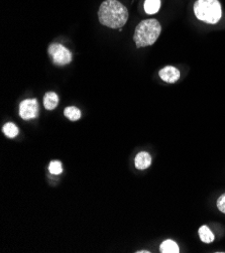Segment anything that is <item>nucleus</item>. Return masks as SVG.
Returning <instances> with one entry per match:
<instances>
[{"mask_svg":"<svg viewBox=\"0 0 225 253\" xmlns=\"http://www.w3.org/2000/svg\"><path fill=\"white\" fill-rule=\"evenodd\" d=\"M99 21L110 29H122L129 18L128 8L117 0H105L98 11Z\"/></svg>","mask_w":225,"mask_h":253,"instance_id":"nucleus-1","label":"nucleus"},{"mask_svg":"<svg viewBox=\"0 0 225 253\" xmlns=\"http://www.w3.org/2000/svg\"><path fill=\"white\" fill-rule=\"evenodd\" d=\"M162 32V27L157 19H145L138 23L134 34L136 47L153 45Z\"/></svg>","mask_w":225,"mask_h":253,"instance_id":"nucleus-2","label":"nucleus"},{"mask_svg":"<svg viewBox=\"0 0 225 253\" xmlns=\"http://www.w3.org/2000/svg\"><path fill=\"white\" fill-rule=\"evenodd\" d=\"M194 12L199 20L215 24L221 18V5L218 0H197Z\"/></svg>","mask_w":225,"mask_h":253,"instance_id":"nucleus-3","label":"nucleus"},{"mask_svg":"<svg viewBox=\"0 0 225 253\" xmlns=\"http://www.w3.org/2000/svg\"><path fill=\"white\" fill-rule=\"evenodd\" d=\"M48 54L54 63L59 66H65L72 62V54L68 48L60 43H53L48 47Z\"/></svg>","mask_w":225,"mask_h":253,"instance_id":"nucleus-4","label":"nucleus"},{"mask_svg":"<svg viewBox=\"0 0 225 253\" xmlns=\"http://www.w3.org/2000/svg\"><path fill=\"white\" fill-rule=\"evenodd\" d=\"M39 114L37 99H27L22 101L19 106V115L24 120L34 119Z\"/></svg>","mask_w":225,"mask_h":253,"instance_id":"nucleus-5","label":"nucleus"},{"mask_svg":"<svg viewBox=\"0 0 225 253\" xmlns=\"http://www.w3.org/2000/svg\"><path fill=\"white\" fill-rule=\"evenodd\" d=\"M159 75L163 81L168 83H175L180 78V71L175 67L167 66L160 70Z\"/></svg>","mask_w":225,"mask_h":253,"instance_id":"nucleus-6","label":"nucleus"},{"mask_svg":"<svg viewBox=\"0 0 225 253\" xmlns=\"http://www.w3.org/2000/svg\"><path fill=\"white\" fill-rule=\"evenodd\" d=\"M135 168L140 169V170L146 169L149 166L152 165V157H151V155H149L148 153H145V151H141V153H139L135 157Z\"/></svg>","mask_w":225,"mask_h":253,"instance_id":"nucleus-7","label":"nucleus"},{"mask_svg":"<svg viewBox=\"0 0 225 253\" xmlns=\"http://www.w3.org/2000/svg\"><path fill=\"white\" fill-rule=\"evenodd\" d=\"M59 103V97L54 92H48L44 96V106L47 110H54Z\"/></svg>","mask_w":225,"mask_h":253,"instance_id":"nucleus-8","label":"nucleus"},{"mask_svg":"<svg viewBox=\"0 0 225 253\" xmlns=\"http://www.w3.org/2000/svg\"><path fill=\"white\" fill-rule=\"evenodd\" d=\"M160 251L162 253H178L179 252V246L177 245V243L171 240V239H168V240H165L161 246H160Z\"/></svg>","mask_w":225,"mask_h":253,"instance_id":"nucleus-9","label":"nucleus"},{"mask_svg":"<svg viewBox=\"0 0 225 253\" xmlns=\"http://www.w3.org/2000/svg\"><path fill=\"white\" fill-rule=\"evenodd\" d=\"M161 8V0H145L144 11L147 14H156Z\"/></svg>","mask_w":225,"mask_h":253,"instance_id":"nucleus-10","label":"nucleus"},{"mask_svg":"<svg viewBox=\"0 0 225 253\" xmlns=\"http://www.w3.org/2000/svg\"><path fill=\"white\" fill-rule=\"evenodd\" d=\"M199 236L204 243H211L214 240V235L207 226H202L199 228Z\"/></svg>","mask_w":225,"mask_h":253,"instance_id":"nucleus-11","label":"nucleus"},{"mask_svg":"<svg viewBox=\"0 0 225 253\" xmlns=\"http://www.w3.org/2000/svg\"><path fill=\"white\" fill-rule=\"evenodd\" d=\"M64 114L67 118H69L71 121H77L81 117V111L74 106H69L64 110Z\"/></svg>","mask_w":225,"mask_h":253,"instance_id":"nucleus-12","label":"nucleus"},{"mask_svg":"<svg viewBox=\"0 0 225 253\" xmlns=\"http://www.w3.org/2000/svg\"><path fill=\"white\" fill-rule=\"evenodd\" d=\"M18 132H19L18 127L14 123L7 122L6 124H4V126H3V133L7 137L14 138V137H16L18 135Z\"/></svg>","mask_w":225,"mask_h":253,"instance_id":"nucleus-13","label":"nucleus"},{"mask_svg":"<svg viewBox=\"0 0 225 253\" xmlns=\"http://www.w3.org/2000/svg\"><path fill=\"white\" fill-rule=\"evenodd\" d=\"M48 169H49V172H51L52 174H61L63 172L62 163L59 161L51 162V164H49V167H48Z\"/></svg>","mask_w":225,"mask_h":253,"instance_id":"nucleus-14","label":"nucleus"},{"mask_svg":"<svg viewBox=\"0 0 225 253\" xmlns=\"http://www.w3.org/2000/svg\"><path fill=\"white\" fill-rule=\"evenodd\" d=\"M216 205H217L218 210H219L221 213L225 214V194L221 195V196L217 199Z\"/></svg>","mask_w":225,"mask_h":253,"instance_id":"nucleus-15","label":"nucleus"},{"mask_svg":"<svg viewBox=\"0 0 225 253\" xmlns=\"http://www.w3.org/2000/svg\"><path fill=\"white\" fill-rule=\"evenodd\" d=\"M137 253H149L151 251H147V250H139V251H136Z\"/></svg>","mask_w":225,"mask_h":253,"instance_id":"nucleus-16","label":"nucleus"}]
</instances>
